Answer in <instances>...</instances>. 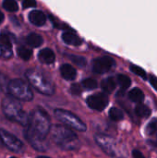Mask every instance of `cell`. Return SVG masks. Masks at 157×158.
Returning <instances> with one entry per match:
<instances>
[{
	"label": "cell",
	"mask_w": 157,
	"mask_h": 158,
	"mask_svg": "<svg viewBox=\"0 0 157 158\" xmlns=\"http://www.w3.org/2000/svg\"><path fill=\"white\" fill-rule=\"evenodd\" d=\"M51 133L55 143L67 151H76L81 147V142L76 133L69 127L55 125L51 128Z\"/></svg>",
	"instance_id": "cell-1"
},
{
	"label": "cell",
	"mask_w": 157,
	"mask_h": 158,
	"mask_svg": "<svg viewBox=\"0 0 157 158\" xmlns=\"http://www.w3.org/2000/svg\"><path fill=\"white\" fill-rule=\"evenodd\" d=\"M3 112L9 120L18 122L22 126L28 125L29 115L23 110L16 97L8 95L3 100Z\"/></svg>",
	"instance_id": "cell-2"
},
{
	"label": "cell",
	"mask_w": 157,
	"mask_h": 158,
	"mask_svg": "<svg viewBox=\"0 0 157 158\" xmlns=\"http://www.w3.org/2000/svg\"><path fill=\"white\" fill-rule=\"evenodd\" d=\"M27 128L34 133L45 138L51 131L50 118L43 109H36L29 114Z\"/></svg>",
	"instance_id": "cell-3"
},
{
	"label": "cell",
	"mask_w": 157,
	"mask_h": 158,
	"mask_svg": "<svg viewBox=\"0 0 157 158\" xmlns=\"http://www.w3.org/2000/svg\"><path fill=\"white\" fill-rule=\"evenodd\" d=\"M26 78L29 82L40 94L52 95L55 92V86L52 81L41 70L30 69L26 71Z\"/></svg>",
	"instance_id": "cell-4"
},
{
	"label": "cell",
	"mask_w": 157,
	"mask_h": 158,
	"mask_svg": "<svg viewBox=\"0 0 157 158\" xmlns=\"http://www.w3.org/2000/svg\"><path fill=\"white\" fill-rule=\"evenodd\" d=\"M7 91L9 94L19 100L31 101L33 98V94L30 86L19 79H14L9 81Z\"/></svg>",
	"instance_id": "cell-5"
},
{
	"label": "cell",
	"mask_w": 157,
	"mask_h": 158,
	"mask_svg": "<svg viewBox=\"0 0 157 158\" xmlns=\"http://www.w3.org/2000/svg\"><path fill=\"white\" fill-rule=\"evenodd\" d=\"M55 117L62 122L64 125L71 128L72 130H76L79 131H85L86 125L85 123L75 114L64 110V109H56L55 110Z\"/></svg>",
	"instance_id": "cell-6"
},
{
	"label": "cell",
	"mask_w": 157,
	"mask_h": 158,
	"mask_svg": "<svg viewBox=\"0 0 157 158\" xmlns=\"http://www.w3.org/2000/svg\"><path fill=\"white\" fill-rule=\"evenodd\" d=\"M0 139L3 143L14 153H21L24 150L23 143L10 132L0 129Z\"/></svg>",
	"instance_id": "cell-7"
},
{
	"label": "cell",
	"mask_w": 157,
	"mask_h": 158,
	"mask_svg": "<svg viewBox=\"0 0 157 158\" xmlns=\"http://www.w3.org/2000/svg\"><path fill=\"white\" fill-rule=\"evenodd\" d=\"M94 139L98 146L106 155L110 156H116V143H115V141L111 137L105 135V134H96Z\"/></svg>",
	"instance_id": "cell-8"
},
{
	"label": "cell",
	"mask_w": 157,
	"mask_h": 158,
	"mask_svg": "<svg viewBox=\"0 0 157 158\" xmlns=\"http://www.w3.org/2000/svg\"><path fill=\"white\" fill-rule=\"evenodd\" d=\"M115 60L110 56H101L93 60V70L98 74H104L115 67Z\"/></svg>",
	"instance_id": "cell-9"
},
{
	"label": "cell",
	"mask_w": 157,
	"mask_h": 158,
	"mask_svg": "<svg viewBox=\"0 0 157 158\" xmlns=\"http://www.w3.org/2000/svg\"><path fill=\"white\" fill-rule=\"evenodd\" d=\"M24 134H25L26 140L30 143V144L34 149H36L37 151H40V152H45L47 150L48 146L45 142V138L34 133L28 128L25 130Z\"/></svg>",
	"instance_id": "cell-10"
},
{
	"label": "cell",
	"mask_w": 157,
	"mask_h": 158,
	"mask_svg": "<svg viewBox=\"0 0 157 158\" xmlns=\"http://www.w3.org/2000/svg\"><path fill=\"white\" fill-rule=\"evenodd\" d=\"M86 103H87L88 106L91 107L92 109H94L97 111H102L107 106L108 98L106 97V95H105L103 94H97L89 96L86 100Z\"/></svg>",
	"instance_id": "cell-11"
},
{
	"label": "cell",
	"mask_w": 157,
	"mask_h": 158,
	"mask_svg": "<svg viewBox=\"0 0 157 158\" xmlns=\"http://www.w3.org/2000/svg\"><path fill=\"white\" fill-rule=\"evenodd\" d=\"M62 40L64 43L73 46H79L82 44V40L74 32L70 31H66L62 34Z\"/></svg>",
	"instance_id": "cell-12"
},
{
	"label": "cell",
	"mask_w": 157,
	"mask_h": 158,
	"mask_svg": "<svg viewBox=\"0 0 157 158\" xmlns=\"http://www.w3.org/2000/svg\"><path fill=\"white\" fill-rule=\"evenodd\" d=\"M29 19L31 23L35 26H43L46 22V16L41 10H32L29 14Z\"/></svg>",
	"instance_id": "cell-13"
},
{
	"label": "cell",
	"mask_w": 157,
	"mask_h": 158,
	"mask_svg": "<svg viewBox=\"0 0 157 158\" xmlns=\"http://www.w3.org/2000/svg\"><path fill=\"white\" fill-rule=\"evenodd\" d=\"M38 58L39 60L43 63V64H52L55 59H56V56H55V53L49 49V48H43L42 49L39 54H38Z\"/></svg>",
	"instance_id": "cell-14"
},
{
	"label": "cell",
	"mask_w": 157,
	"mask_h": 158,
	"mask_svg": "<svg viewBox=\"0 0 157 158\" xmlns=\"http://www.w3.org/2000/svg\"><path fill=\"white\" fill-rule=\"evenodd\" d=\"M60 74L61 76L67 81H72L77 76V70L74 67L69 64H64L60 68Z\"/></svg>",
	"instance_id": "cell-15"
},
{
	"label": "cell",
	"mask_w": 157,
	"mask_h": 158,
	"mask_svg": "<svg viewBox=\"0 0 157 158\" xmlns=\"http://www.w3.org/2000/svg\"><path fill=\"white\" fill-rule=\"evenodd\" d=\"M43 43V37L39 35L38 33L31 32L27 36V44L31 47H34V48L39 47L42 45Z\"/></svg>",
	"instance_id": "cell-16"
},
{
	"label": "cell",
	"mask_w": 157,
	"mask_h": 158,
	"mask_svg": "<svg viewBox=\"0 0 157 158\" xmlns=\"http://www.w3.org/2000/svg\"><path fill=\"white\" fill-rule=\"evenodd\" d=\"M116 81L113 77H108L106 79H105L103 81H102V84H101V87H102V90L106 93V94H111L115 88H116Z\"/></svg>",
	"instance_id": "cell-17"
},
{
	"label": "cell",
	"mask_w": 157,
	"mask_h": 158,
	"mask_svg": "<svg viewBox=\"0 0 157 158\" xmlns=\"http://www.w3.org/2000/svg\"><path fill=\"white\" fill-rule=\"evenodd\" d=\"M129 98L134 103H143L144 99V94L140 88H134L129 93Z\"/></svg>",
	"instance_id": "cell-18"
},
{
	"label": "cell",
	"mask_w": 157,
	"mask_h": 158,
	"mask_svg": "<svg viewBox=\"0 0 157 158\" xmlns=\"http://www.w3.org/2000/svg\"><path fill=\"white\" fill-rule=\"evenodd\" d=\"M135 113L137 114V116L141 118H147L151 115V109L147 106L139 103L138 106L135 107Z\"/></svg>",
	"instance_id": "cell-19"
},
{
	"label": "cell",
	"mask_w": 157,
	"mask_h": 158,
	"mask_svg": "<svg viewBox=\"0 0 157 158\" xmlns=\"http://www.w3.org/2000/svg\"><path fill=\"white\" fill-rule=\"evenodd\" d=\"M117 80L122 91L127 90L131 84V80L130 79V77H128L125 74H118Z\"/></svg>",
	"instance_id": "cell-20"
},
{
	"label": "cell",
	"mask_w": 157,
	"mask_h": 158,
	"mask_svg": "<svg viewBox=\"0 0 157 158\" xmlns=\"http://www.w3.org/2000/svg\"><path fill=\"white\" fill-rule=\"evenodd\" d=\"M17 53H18L19 56L21 59L25 60V61L29 60V59L31 58V55H32V51H31V49H30L29 47L23 46V45H22V46H19V47H18V49H17Z\"/></svg>",
	"instance_id": "cell-21"
},
{
	"label": "cell",
	"mask_w": 157,
	"mask_h": 158,
	"mask_svg": "<svg viewBox=\"0 0 157 158\" xmlns=\"http://www.w3.org/2000/svg\"><path fill=\"white\" fill-rule=\"evenodd\" d=\"M0 43L8 46H11L13 43H15V37L11 33L2 32L0 33Z\"/></svg>",
	"instance_id": "cell-22"
},
{
	"label": "cell",
	"mask_w": 157,
	"mask_h": 158,
	"mask_svg": "<svg viewBox=\"0 0 157 158\" xmlns=\"http://www.w3.org/2000/svg\"><path fill=\"white\" fill-rule=\"evenodd\" d=\"M109 118L114 121H119L124 118V114L119 108L112 107L109 110Z\"/></svg>",
	"instance_id": "cell-23"
},
{
	"label": "cell",
	"mask_w": 157,
	"mask_h": 158,
	"mask_svg": "<svg viewBox=\"0 0 157 158\" xmlns=\"http://www.w3.org/2000/svg\"><path fill=\"white\" fill-rule=\"evenodd\" d=\"M68 57H69V59H70L75 65H77L78 67L82 68V67H85L86 64H87L86 58H85L84 56H79V55H70V56H68Z\"/></svg>",
	"instance_id": "cell-24"
},
{
	"label": "cell",
	"mask_w": 157,
	"mask_h": 158,
	"mask_svg": "<svg viewBox=\"0 0 157 158\" xmlns=\"http://www.w3.org/2000/svg\"><path fill=\"white\" fill-rule=\"evenodd\" d=\"M3 7L9 12H16L19 9V6L15 0H4Z\"/></svg>",
	"instance_id": "cell-25"
},
{
	"label": "cell",
	"mask_w": 157,
	"mask_h": 158,
	"mask_svg": "<svg viewBox=\"0 0 157 158\" xmlns=\"http://www.w3.org/2000/svg\"><path fill=\"white\" fill-rule=\"evenodd\" d=\"M12 56L11 46L3 44L0 43V57L2 58H10Z\"/></svg>",
	"instance_id": "cell-26"
},
{
	"label": "cell",
	"mask_w": 157,
	"mask_h": 158,
	"mask_svg": "<svg viewBox=\"0 0 157 158\" xmlns=\"http://www.w3.org/2000/svg\"><path fill=\"white\" fill-rule=\"evenodd\" d=\"M81 85H82L85 89H87V90H94V89H96L97 86H98L97 81H96L95 80H93V79H90V78H89V79L83 80L82 82H81Z\"/></svg>",
	"instance_id": "cell-27"
},
{
	"label": "cell",
	"mask_w": 157,
	"mask_h": 158,
	"mask_svg": "<svg viewBox=\"0 0 157 158\" xmlns=\"http://www.w3.org/2000/svg\"><path fill=\"white\" fill-rule=\"evenodd\" d=\"M130 70H131L134 74L138 75L139 77H142L143 79H145V78H146V72H145V70H144L143 68L139 67V66L131 65V66H130Z\"/></svg>",
	"instance_id": "cell-28"
},
{
	"label": "cell",
	"mask_w": 157,
	"mask_h": 158,
	"mask_svg": "<svg viewBox=\"0 0 157 158\" xmlns=\"http://www.w3.org/2000/svg\"><path fill=\"white\" fill-rule=\"evenodd\" d=\"M147 132L153 135L157 132V119H153L147 126Z\"/></svg>",
	"instance_id": "cell-29"
},
{
	"label": "cell",
	"mask_w": 157,
	"mask_h": 158,
	"mask_svg": "<svg viewBox=\"0 0 157 158\" xmlns=\"http://www.w3.org/2000/svg\"><path fill=\"white\" fill-rule=\"evenodd\" d=\"M8 83H9V81H7V78L3 73L0 72V90H2V91L7 90Z\"/></svg>",
	"instance_id": "cell-30"
},
{
	"label": "cell",
	"mask_w": 157,
	"mask_h": 158,
	"mask_svg": "<svg viewBox=\"0 0 157 158\" xmlns=\"http://www.w3.org/2000/svg\"><path fill=\"white\" fill-rule=\"evenodd\" d=\"M70 91L73 94L75 95H80L81 94V87L80 86V84H77V83H74L71 85L70 87Z\"/></svg>",
	"instance_id": "cell-31"
},
{
	"label": "cell",
	"mask_w": 157,
	"mask_h": 158,
	"mask_svg": "<svg viewBox=\"0 0 157 158\" xmlns=\"http://www.w3.org/2000/svg\"><path fill=\"white\" fill-rule=\"evenodd\" d=\"M23 7H33L36 6L35 0H23Z\"/></svg>",
	"instance_id": "cell-32"
},
{
	"label": "cell",
	"mask_w": 157,
	"mask_h": 158,
	"mask_svg": "<svg viewBox=\"0 0 157 158\" xmlns=\"http://www.w3.org/2000/svg\"><path fill=\"white\" fill-rule=\"evenodd\" d=\"M150 82H151L152 86H153L155 90H157V77L152 76V77L150 78Z\"/></svg>",
	"instance_id": "cell-33"
},
{
	"label": "cell",
	"mask_w": 157,
	"mask_h": 158,
	"mask_svg": "<svg viewBox=\"0 0 157 158\" xmlns=\"http://www.w3.org/2000/svg\"><path fill=\"white\" fill-rule=\"evenodd\" d=\"M132 156H134V157L136 158H143V155L140 152V151H138V150H134L133 152H132Z\"/></svg>",
	"instance_id": "cell-34"
},
{
	"label": "cell",
	"mask_w": 157,
	"mask_h": 158,
	"mask_svg": "<svg viewBox=\"0 0 157 158\" xmlns=\"http://www.w3.org/2000/svg\"><path fill=\"white\" fill-rule=\"evenodd\" d=\"M4 19H5V17H4V14L0 11V24L4 21Z\"/></svg>",
	"instance_id": "cell-35"
},
{
	"label": "cell",
	"mask_w": 157,
	"mask_h": 158,
	"mask_svg": "<svg viewBox=\"0 0 157 158\" xmlns=\"http://www.w3.org/2000/svg\"><path fill=\"white\" fill-rule=\"evenodd\" d=\"M156 146H157V141H156Z\"/></svg>",
	"instance_id": "cell-36"
}]
</instances>
